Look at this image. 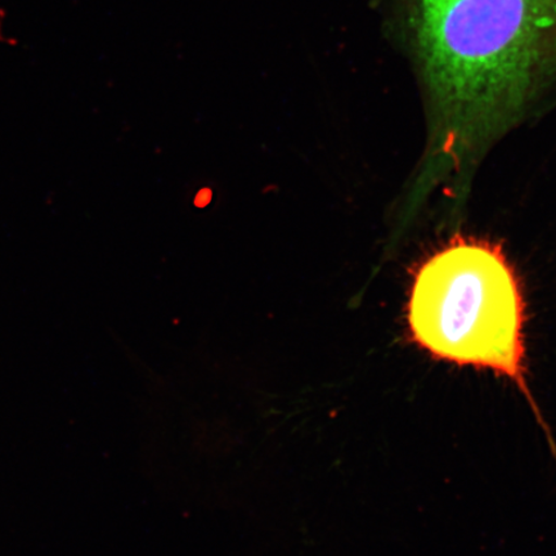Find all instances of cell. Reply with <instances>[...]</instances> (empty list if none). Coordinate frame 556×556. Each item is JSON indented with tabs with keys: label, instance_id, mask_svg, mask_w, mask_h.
Returning <instances> with one entry per match:
<instances>
[{
	"label": "cell",
	"instance_id": "cell-2",
	"mask_svg": "<svg viewBox=\"0 0 556 556\" xmlns=\"http://www.w3.org/2000/svg\"><path fill=\"white\" fill-rule=\"evenodd\" d=\"M525 301L502 248L452 240L421 264L407 304L413 342L435 359L527 382Z\"/></svg>",
	"mask_w": 556,
	"mask_h": 556
},
{
	"label": "cell",
	"instance_id": "cell-1",
	"mask_svg": "<svg viewBox=\"0 0 556 556\" xmlns=\"http://www.w3.org/2000/svg\"><path fill=\"white\" fill-rule=\"evenodd\" d=\"M375 3L387 38L458 141L505 127L556 86V0Z\"/></svg>",
	"mask_w": 556,
	"mask_h": 556
}]
</instances>
